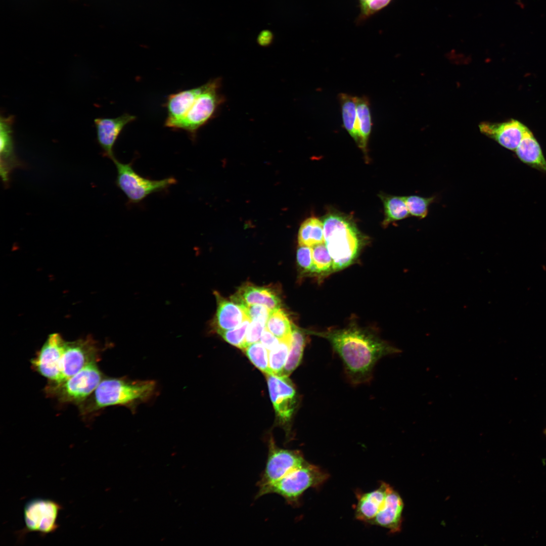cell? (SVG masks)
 Instances as JSON below:
<instances>
[{"instance_id": "37", "label": "cell", "mask_w": 546, "mask_h": 546, "mask_svg": "<svg viewBox=\"0 0 546 546\" xmlns=\"http://www.w3.org/2000/svg\"><path fill=\"white\" fill-rule=\"evenodd\" d=\"M260 341L262 345L269 351L278 345L280 340L271 333L265 327L260 337Z\"/></svg>"}, {"instance_id": "35", "label": "cell", "mask_w": 546, "mask_h": 546, "mask_svg": "<svg viewBox=\"0 0 546 546\" xmlns=\"http://www.w3.org/2000/svg\"><path fill=\"white\" fill-rule=\"evenodd\" d=\"M297 261L299 266L306 271L312 272V249L310 247L300 246L297 251Z\"/></svg>"}, {"instance_id": "29", "label": "cell", "mask_w": 546, "mask_h": 546, "mask_svg": "<svg viewBox=\"0 0 546 546\" xmlns=\"http://www.w3.org/2000/svg\"><path fill=\"white\" fill-rule=\"evenodd\" d=\"M251 362L266 374H272L269 367L268 350L261 342L253 343L243 350Z\"/></svg>"}, {"instance_id": "38", "label": "cell", "mask_w": 546, "mask_h": 546, "mask_svg": "<svg viewBox=\"0 0 546 546\" xmlns=\"http://www.w3.org/2000/svg\"><path fill=\"white\" fill-rule=\"evenodd\" d=\"M272 36L271 33L267 31L261 32L258 38L259 44L263 46L269 44L272 40Z\"/></svg>"}, {"instance_id": "30", "label": "cell", "mask_w": 546, "mask_h": 546, "mask_svg": "<svg viewBox=\"0 0 546 546\" xmlns=\"http://www.w3.org/2000/svg\"><path fill=\"white\" fill-rule=\"evenodd\" d=\"M436 199L435 196L425 197L413 195L404 197L410 215L419 219H423L427 216L429 207L435 201Z\"/></svg>"}, {"instance_id": "4", "label": "cell", "mask_w": 546, "mask_h": 546, "mask_svg": "<svg viewBox=\"0 0 546 546\" xmlns=\"http://www.w3.org/2000/svg\"><path fill=\"white\" fill-rule=\"evenodd\" d=\"M328 475L318 467L306 461L278 481L258 488L255 498L274 493L283 497L292 506H299L303 493L308 488L315 487L327 480Z\"/></svg>"}, {"instance_id": "27", "label": "cell", "mask_w": 546, "mask_h": 546, "mask_svg": "<svg viewBox=\"0 0 546 546\" xmlns=\"http://www.w3.org/2000/svg\"><path fill=\"white\" fill-rule=\"evenodd\" d=\"M293 324L283 309L271 311L266 323V328L280 340L291 338Z\"/></svg>"}, {"instance_id": "15", "label": "cell", "mask_w": 546, "mask_h": 546, "mask_svg": "<svg viewBox=\"0 0 546 546\" xmlns=\"http://www.w3.org/2000/svg\"><path fill=\"white\" fill-rule=\"evenodd\" d=\"M202 89V85L197 87L181 90L170 94L164 104L166 111L164 125L175 130L184 118Z\"/></svg>"}, {"instance_id": "9", "label": "cell", "mask_w": 546, "mask_h": 546, "mask_svg": "<svg viewBox=\"0 0 546 546\" xmlns=\"http://www.w3.org/2000/svg\"><path fill=\"white\" fill-rule=\"evenodd\" d=\"M305 462L300 451L280 448L270 438L265 466L257 483L258 488L278 481Z\"/></svg>"}, {"instance_id": "10", "label": "cell", "mask_w": 546, "mask_h": 546, "mask_svg": "<svg viewBox=\"0 0 546 546\" xmlns=\"http://www.w3.org/2000/svg\"><path fill=\"white\" fill-rule=\"evenodd\" d=\"M65 342L58 333L50 335L30 361L32 368L48 379L49 383L63 381L62 359Z\"/></svg>"}, {"instance_id": "12", "label": "cell", "mask_w": 546, "mask_h": 546, "mask_svg": "<svg viewBox=\"0 0 546 546\" xmlns=\"http://www.w3.org/2000/svg\"><path fill=\"white\" fill-rule=\"evenodd\" d=\"M269 393L276 413L281 421H289L297 404L296 392L286 376L266 374Z\"/></svg>"}, {"instance_id": "3", "label": "cell", "mask_w": 546, "mask_h": 546, "mask_svg": "<svg viewBox=\"0 0 546 546\" xmlns=\"http://www.w3.org/2000/svg\"><path fill=\"white\" fill-rule=\"evenodd\" d=\"M325 244L333 259V271H338L355 259L363 237L351 218L331 212L323 218Z\"/></svg>"}, {"instance_id": "39", "label": "cell", "mask_w": 546, "mask_h": 546, "mask_svg": "<svg viewBox=\"0 0 546 546\" xmlns=\"http://www.w3.org/2000/svg\"><path fill=\"white\" fill-rule=\"evenodd\" d=\"M543 433L546 435V428H545Z\"/></svg>"}, {"instance_id": "33", "label": "cell", "mask_w": 546, "mask_h": 546, "mask_svg": "<svg viewBox=\"0 0 546 546\" xmlns=\"http://www.w3.org/2000/svg\"><path fill=\"white\" fill-rule=\"evenodd\" d=\"M392 0H358L360 10L357 24L363 22L387 7Z\"/></svg>"}, {"instance_id": "36", "label": "cell", "mask_w": 546, "mask_h": 546, "mask_svg": "<svg viewBox=\"0 0 546 546\" xmlns=\"http://www.w3.org/2000/svg\"><path fill=\"white\" fill-rule=\"evenodd\" d=\"M241 307L250 321L260 319L267 322L271 312L266 306L261 304L247 305Z\"/></svg>"}, {"instance_id": "8", "label": "cell", "mask_w": 546, "mask_h": 546, "mask_svg": "<svg viewBox=\"0 0 546 546\" xmlns=\"http://www.w3.org/2000/svg\"><path fill=\"white\" fill-rule=\"evenodd\" d=\"M62 506L50 499L34 498L26 503L23 510L25 527L17 532L18 541L30 532H37L42 536L55 532L59 527L57 519Z\"/></svg>"}, {"instance_id": "24", "label": "cell", "mask_w": 546, "mask_h": 546, "mask_svg": "<svg viewBox=\"0 0 546 546\" xmlns=\"http://www.w3.org/2000/svg\"><path fill=\"white\" fill-rule=\"evenodd\" d=\"M304 332L293 325L290 352L281 376L288 377L299 366L305 345Z\"/></svg>"}, {"instance_id": "31", "label": "cell", "mask_w": 546, "mask_h": 546, "mask_svg": "<svg viewBox=\"0 0 546 546\" xmlns=\"http://www.w3.org/2000/svg\"><path fill=\"white\" fill-rule=\"evenodd\" d=\"M312 247V272L320 274L333 271V259L325 244Z\"/></svg>"}, {"instance_id": "17", "label": "cell", "mask_w": 546, "mask_h": 546, "mask_svg": "<svg viewBox=\"0 0 546 546\" xmlns=\"http://www.w3.org/2000/svg\"><path fill=\"white\" fill-rule=\"evenodd\" d=\"M404 505L399 494L391 487L384 503L370 523L388 529L391 532L400 531Z\"/></svg>"}, {"instance_id": "18", "label": "cell", "mask_w": 546, "mask_h": 546, "mask_svg": "<svg viewBox=\"0 0 546 546\" xmlns=\"http://www.w3.org/2000/svg\"><path fill=\"white\" fill-rule=\"evenodd\" d=\"M231 298L241 307L261 304L273 311L281 308V306L280 299L271 289L246 284L241 287Z\"/></svg>"}, {"instance_id": "6", "label": "cell", "mask_w": 546, "mask_h": 546, "mask_svg": "<svg viewBox=\"0 0 546 546\" xmlns=\"http://www.w3.org/2000/svg\"><path fill=\"white\" fill-rule=\"evenodd\" d=\"M220 86V78H214L203 84L201 92L175 130H184L194 140L198 130L214 117L223 101L219 93Z\"/></svg>"}, {"instance_id": "34", "label": "cell", "mask_w": 546, "mask_h": 546, "mask_svg": "<svg viewBox=\"0 0 546 546\" xmlns=\"http://www.w3.org/2000/svg\"><path fill=\"white\" fill-rule=\"evenodd\" d=\"M251 321L247 331L242 350L249 345L258 342L266 327V322L264 320L255 319Z\"/></svg>"}, {"instance_id": "26", "label": "cell", "mask_w": 546, "mask_h": 546, "mask_svg": "<svg viewBox=\"0 0 546 546\" xmlns=\"http://www.w3.org/2000/svg\"><path fill=\"white\" fill-rule=\"evenodd\" d=\"M358 127L361 139V148L364 152L367 147L373 125L368 98L365 96L356 99Z\"/></svg>"}, {"instance_id": "28", "label": "cell", "mask_w": 546, "mask_h": 546, "mask_svg": "<svg viewBox=\"0 0 546 546\" xmlns=\"http://www.w3.org/2000/svg\"><path fill=\"white\" fill-rule=\"evenodd\" d=\"M291 338L280 340L278 345L268 351L269 367L272 374L281 376L290 349Z\"/></svg>"}, {"instance_id": "13", "label": "cell", "mask_w": 546, "mask_h": 546, "mask_svg": "<svg viewBox=\"0 0 546 546\" xmlns=\"http://www.w3.org/2000/svg\"><path fill=\"white\" fill-rule=\"evenodd\" d=\"M136 116L127 113L115 118H97L94 123L98 143L104 156L112 160L115 157L113 149L119 135L124 127L136 119Z\"/></svg>"}, {"instance_id": "21", "label": "cell", "mask_w": 546, "mask_h": 546, "mask_svg": "<svg viewBox=\"0 0 546 546\" xmlns=\"http://www.w3.org/2000/svg\"><path fill=\"white\" fill-rule=\"evenodd\" d=\"M515 151L521 161L546 172V160L542 150L528 128Z\"/></svg>"}, {"instance_id": "22", "label": "cell", "mask_w": 546, "mask_h": 546, "mask_svg": "<svg viewBox=\"0 0 546 546\" xmlns=\"http://www.w3.org/2000/svg\"><path fill=\"white\" fill-rule=\"evenodd\" d=\"M338 98L341 106L344 128L361 149V139L358 127L356 110L357 97L340 93Z\"/></svg>"}, {"instance_id": "1", "label": "cell", "mask_w": 546, "mask_h": 546, "mask_svg": "<svg viewBox=\"0 0 546 546\" xmlns=\"http://www.w3.org/2000/svg\"><path fill=\"white\" fill-rule=\"evenodd\" d=\"M310 333L330 343L342 362L349 381L355 385L371 380L380 359L401 351L373 333L355 326Z\"/></svg>"}, {"instance_id": "20", "label": "cell", "mask_w": 546, "mask_h": 546, "mask_svg": "<svg viewBox=\"0 0 546 546\" xmlns=\"http://www.w3.org/2000/svg\"><path fill=\"white\" fill-rule=\"evenodd\" d=\"M390 487L382 482L377 489L361 495L355 509L356 518L370 523L383 506Z\"/></svg>"}, {"instance_id": "14", "label": "cell", "mask_w": 546, "mask_h": 546, "mask_svg": "<svg viewBox=\"0 0 546 546\" xmlns=\"http://www.w3.org/2000/svg\"><path fill=\"white\" fill-rule=\"evenodd\" d=\"M479 128L482 134L512 151L516 149L528 128L515 119L501 123L482 122L479 124Z\"/></svg>"}, {"instance_id": "25", "label": "cell", "mask_w": 546, "mask_h": 546, "mask_svg": "<svg viewBox=\"0 0 546 546\" xmlns=\"http://www.w3.org/2000/svg\"><path fill=\"white\" fill-rule=\"evenodd\" d=\"M380 197L384 208V219L382 223L384 226L410 216L404 197L382 195Z\"/></svg>"}, {"instance_id": "23", "label": "cell", "mask_w": 546, "mask_h": 546, "mask_svg": "<svg viewBox=\"0 0 546 546\" xmlns=\"http://www.w3.org/2000/svg\"><path fill=\"white\" fill-rule=\"evenodd\" d=\"M298 240L300 246L312 247L325 244L323 221L315 217L305 220L300 225Z\"/></svg>"}, {"instance_id": "32", "label": "cell", "mask_w": 546, "mask_h": 546, "mask_svg": "<svg viewBox=\"0 0 546 546\" xmlns=\"http://www.w3.org/2000/svg\"><path fill=\"white\" fill-rule=\"evenodd\" d=\"M250 320L248 317H246L243 322L236 328L228 330L218 331L216 332L226 342L242 349L245 339V335L250 325Z\"/></svg>"}, {"instance_id": "2", "label": "cell", "mask_w": 546, "mask_h": 546, "mask_svg": "<svg viewBox=\"0 0 546 546\" xmlns=\"http://www.w3.org/2000/svg\"><path fill=\"white\" fill-rule=\"evenodd\" d=\"M155 389L156 384L152 380L103 378L90 397L79 406L80 412L85 415L115 405L133 411L138 404L149 400Z\"/></svg>"}, {"instance_id": "11", "label": "cell", "mask_w": 546, "mask_h": 546, "mask_svg": "<svg viewBox=\"0 0 546 546\" xmlns=\"http://www.w3.org/2000/svg\"><path fill=\"white\" fill-rule=\"evenodd\" d=\"M100 348L90 337L65 342L62 359L63 381L99 359Z\"/></svg>"}, {"instance_id": "16", "label": "cell", "mask_w": 546, "mask_h": 546, "mask_svg": "<svg viewBox=\"0 0 546 546\" xmlns=\"http://www.w3.org/2000/svg\"><path fill=\"white\" fill-rule=\"evenodd\" d=\"M14 121V117L12 115L1 116V175L5 183H8L12 170L20 165L14 152L12 128Z\"/></svg>"}, {"instance_id": "7", "label": "cell", "mask_w": 546, "mask_h": 546, "mask_svg": "<svg viewBox=\"0 0 546 546\" xmlns=\"http://www.w3.org/2000/svg\"><path fill=\"white\" fill-rule=\"evenodd\" d=\"M112 161L117 170L116 185L129 203H139L149 195L164 191L177 182L173 177L159 180L147 178L136 172L131 163L120 162L115 157Z\"/></svg>"}, {"instance_id": "5", "label": "cell", "mask_w": 546, "mask_h": 546, "mask_svg": "<svg viewBox=\"0 0 546 546\" xmlns=\"http://www.w3.org/2000/svg\"><path fill=\"white\" fill-rule=\"evenodd\" d=\"M97 362L88 365L61 382L49 383L44 389L46 393L61 403L80 406L90 397L103 379Z\"/></svg>"}, {"instance_id": "19", "label": "cell", "mask_w": 546, "mask_h": 546, "mask_svg": "<svg viewBox=\"0 0 546 546\" xmlns=\"http://www.w3.org/2000/svg\"><path fill=\"white\" fill-rule=\"evenodd\" d=\"M217 308L212 326L216 332L235 328L247 317L243 309L231 300L222 298L215 292Z\"/></svg>"}]
</instances>
